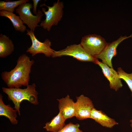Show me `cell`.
<instances>
[{
	"instance_id": "cell-17",
	"label": "cell",
	"mask_w": 132,
	"mask_h": 132,
	"mask_svg": "<svg viewBox=\"0 0 132 132\" xmlns=\"http://www.w3.org/2000/svg\"><path fill=\"white\" fill-rule=\"evenodd\" d=\"M29 0L7 1H0V11L4 10L13 12L16 8L20 5L24 3L29 2Z\"/></svg>"
},
{
	"instance_id": "cell-19",
	"label": "cell",
	"mask_w": 132,
	"mask_h": 132,
	"mask_svg": "<svg viewBox=\"0 0 132 132\" xmlns=\"http://www.w3.org/2000/svg\"><path fill=\"white\" fill-rule=\"evenodd\" d=\"M79 124L78 123L74 124L69 122L65 125L60 130L57 132H82L79 127Z\"/></svg>"
},
{
	"instance_id": "cell-7",
	"label": "cell",
	"mask_w": 132,
	"mask_h": 132,
	"mask_svg": "<svg viewBox=\"0 0 132 132\" xmlns=\"http://www.w3.org/2000/svg\"><path fill=\"white\" fill-rule=\"evenodd\" d=\"M27 34L29 35L31 40L32 44L28 48L26 52L33 56L39 53H42L47 57L51 56L55 50L51 47V44L50 41L46 39L43 42L40 41L36 37L34 32L27 29Z\"/></svg>"
},
{
	"instance_id": "cell-8",
	"label": "cell",
	"mask_w": 132,
	"mask_h": 132,
	"mask_svg": "<svg viewBox=\"0 0 132 132\" xmlns=\"http://www.w3.org/2000/svg\"><path fill=\"white\" fill-rule=\"evenodd\" d=\"M132 37V34L130 36H121L117 40L108 43L103 51L95 57L101 60V62L113 68L112 60L117 54V48L119 45L124 40Z\"/></svg>"
},
{
	"instance_id": "cell-15",
	"label": "cell",
	"mask_w": 132,
	"mask_h": 132,
	"mask_svg": "<svg viewBox=\"0 0 132 132\" xmlns=\"http://www.w3.org/2000/svg\"><path fill=\"white\" fill-rule=\"evenodd\" d=\"M0 16L5 17L10 20L15 31L23 33L26 30V27L20 16L13 12L4 10L0 11Z\"/></svg>"
},
{
	"instance_id": "cell-10",
	"label": "cell",
	"mask_w": 132,
	"mask_h": 132,
	"mask_svg": "<svg viewBox=\"0 0 132 132\" xmlns=\"http://www.w3.org/2000/svg\"><path fill=\"white\" fill-rule=\"evenodd\" d=\"M96 64L100 67L104 76L109 81L110 88L116 91L122 87L123 85L118 73L113 68L110 67L98 60Z\"/></svg>"
},
{
	"instance_id": "cell-4",
	"label": "cell",
	"mask_w": 132,
	"mask_h": 132,
	"mask_svg": "<svg viewBox=\"0 0 132 132\" xmlns=\"http://www.w3.org/2000/svg\"><path fill=\"white\" fill-rule=\"evenodd\" d=\"M33 8L32 4L29 2L23 3L16 8L18 14L24 24H26L30 30L34 32L36 27L40 26L38 23L41 21L44 14L42 11L38 10L37 14L33 15L31 9Z\"/></svg>"
},
{
	"instance_id": "cell-2",
	"label": "cell",
	"mask_w": 132,
	"mask_h": 132,
	"mask_svg": "<svg viewBox=\"0 0 132 132\" xmlns=\"http://www.w3.org/2000/svg\"><path fill=\"white\" fill-rule=\"evenodd\" d=\"M35 83L29 85L24 89L19 88H2V91L8 95V100L12 101L14 105V108L21 115L20 104L24 100H27L35 105L38 104V93L36 90Z\"/></svg>"
},
{
	"instance_id": "cell-9",
	"label": "cell",
	"mask_w": 132,
	"mask_h": 132,
	"mask_svg": "<svg viewBox=\"0 0 132 132\" xmlns=\"http://www.w3.org/2000/svg\"><path fill=\"white\" fill-rule=\"evenodd\" d=\"M76 99L75 117L80 120L90 118L91 112L94 108L91 100L83 95L76 97Z\"/></svg>"
},
{
	"instance_id": "cell-18",
	"label": "cell",
	"mask_w": 132,
	"mask_h": 132,
	"mask_svg": "<svg viewBox=\"0 0 132 132\" xmlns=\"http://www.w3.org/2000/svg\"><path fill=\"white\" fill-rule=\"evenodd\" d=\"M117 72L120 78L123 80L127 84L131 92L132 97V72L130 74L128 73L121 67L118 68Z\"/></svg>"
},
{
	"instance_id": "cell-12",
	"label": "cell",
	"mask_w": 132,
	"mask_h": 132,
	"mask_svg": "<svg viewBox=\"0 0 132 132\" xmlns=\"http://www.w3.org/2000/svg\"><path fill=\"white\" fill-rule=\"evenodd\" d=\"M90 118L94 120L102 126L107 128H111L114 125L118 124L114 119L108 117L102 111L97 110L95 108L91 112Z\"/></svg>"
},
{
	"instance_id": "cell-14",
	"label": "cell",
	"mask_w": 132,
	"mask_h": 132,
	"mask_svg": "<svg viewBox=\"0 0 132 132\" xmlns=\"http://www.w3.org/2000/svg\"><path fill=\"white\" fill-rule=\"evenodd\" d=\"M17 112L16 110L13 109L10 105L4 104L3 100V96L0 94V116H5L9 120L12 124L16 125L18 123V120L16 119Z\"/></svg>"
},
{
	"instance_id": "cell-20",
	"label": "cell",
	"mask_w": 132,
	"mask_h": 132,
	"mask_svg": "<svg viewBox=\"0 0 132 132\" xmlns=\"http://www.w3.org/2000/svg\"><path fill=\"white\" fill-rule=\"evenodd\" d=\"M33 2V13L35 15L37 13V6L39 2L41 1L40 0H32Z\"/></svg>"
},
{
	"instance_id": "cell-5",
	"label": "cell",
	"mask_w": 132,
	"mask_h": 132,
	"mask_svg": "<svg viewBox=\"0 0 132 132\" xmlns=\"http://www.w3.org/2000/svg\"><path fill=\"white\" fill-rule=\"evenodd\" d=\"M63 56H71L80 61L91 62L96 64L98 60L88 53L80 44H71L62 50L55 51L51 57L55 58Z\"/></svg>"
},
{
	"instance_id": "cell-13",
	"label": "cell",
	"mask_w": 132,
	"mask_h": 132,
	"mask_svg": "<svg viewBox=\"0 0 132 132\" xmlns=\"http://www.w3.org/2000/svg\"><path fill=\"white\" fill-rule=\"evenodd\" d=\"M12 40L8 36L0 34V57H6L11 55L14 49Z\"/></svg>"
},
{
	"instance_id": "cell-11",
	"label": "cell",
	"mask_w": 132,
	"mask_h": 132,
	"mask_svg": "<svg viewBox=\"0 0 132 132\" xmlns=\"http://www.w3.org/2000/svg\"><path fill=\"white\" fill-rule=\"evenodd\" d=\"M60 112L66 120L75 116V102L67 95L65 98L57 99Z\"/></svg>"
},
{
	"instance_id": "cell-16",
	"label": "cell",
	"mask_w": 132,
	"mask_h": 132,
	"mask_svg": "<svg viewBox=\"0 0 132 132\" xmlns=\"http://www.w3.org/2000/svg\"><path fill=\"white\" fill-rule=\"evenodd\" d=\"M65 120L59 112L50 121L47 122L43 128L47 132H57L65 125Z\"/></svg>"
},
{
	"instance_id": "cell-21",
	"label": "cell",
	"mask_w": 132,
	"mask_h": 132,
	"mask_svg": "<svg viewBox=\"0 0 132 132\" xmlns=\"http://www.w3.org/2000/svg\"><path fill=\"white\" fill-rule=\"evenodd\" d=\"M130 122L131 123V124H130V126L131 128H132V119L130 120Z\"/></svg>"
},
{
	"instance_id": "cell-6",
	"label": "cell",
	"mask_w": 132,
	"mask_h": 132,
	"mask_svg": "<svg viewBox=\"0 0 132 132\" xmlns=\"http://www.w3.org/2000/svg\"><path fill=\"white\" fill-rule=\"evenodd\" d=\"M108 43L101 36L92 34L83 36L80 44L88 53L95 57L103 51Z\"/></svg>"
},
{
	"instance_id": "cell-1",
	"label": "cell",
	"mask_w": 132,
	"mask_h": 132,
	"mask_svg": "<svg viewBox=\"0 0 132 132\" xmlns=\"http://www.w3.org/2000/svg\"><path fill=\"white\" fill-rule=\"evenodd\" d=\"M34 62L25 54L20 55L14 68L10 71L2 72V79L8 88H19L29 85L30 74Z\"/></svg>"
},
{
	"instance_id": "cell-3",
	"label": "cell",
	"mask_w": 132,
	"mask_h": 132,
	"mask_svg": "<svg viewBox=\"0 0 132 132\" xmlns=\"http://www.w3.org/2000/svg\"><path fill=\"white\" fill-rule=\"evenodd\" d=\"M43 6H46L48 10L46 11L44 8L42 9L45 17L44 20L41 21L39 25L49 31L53 26L58 25L61 20L63 15L64 3L62 1L58 0L53 3L52 6H47L45 3L40 6L41 7Z\"/></svg>"
}]
</instances>
